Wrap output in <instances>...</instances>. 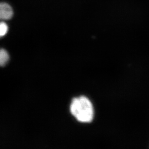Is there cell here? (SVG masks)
Wrapping results in <instances>:
<instances>
[{
    "instance_id": "obj_1",
    "label": "cell",
    "mask_w": 149,
    "mask_h": 149,
    "mask_svg": "<svg viewBox=\"0 0 149 149\" xmlns=\"http://www.w3.org/2000/svg\"><path fill=\"white\" fill-rule=\"evenodd\" d=\"M70 111L80 122H90L93 118V107L89 99L85 96H80L72 100Z\"/></svg>"
},
{
    "instance_id": "obj_2",
    "label": "cell",
    "mask_w": 149,
    "mask_h": 149,
    "mask_svg": "<svg viewBox=\"0 0 149 149\" xmlns=\"http://www.w3.org/2000/svg\"><path fill=\"white\" fill-rule=\"evenodd\" d=\"M13 15L11 6L6 3H0V20L10 19ZM8 27L5 22H0V38L5 36L8 32Z\"/></svg>"
},
{
    "instance_id": "obj_3",
    "label": "cell",
    "mask_w": 149,
    "mask_h": 149,
    "mask_svg": "<svg viewBox=\"0 0 149 149\" xmlns=\"http://www.w3.org/2000/svg\"><path fill=\"white\" fill-rule=\"evenodd\" d=\"M9 59L10 56L7 52L3 49H0V66H5Z\"/></svg>"
}]
</instances>
